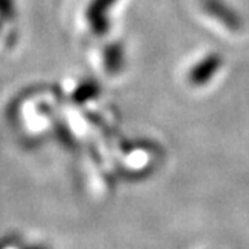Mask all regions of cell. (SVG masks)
Masks as SVG:
<instances>
[{"mask_svg": "<svg viewBox=\"0 0 249 249\" xmlns=\"http://www.w3.org/2000/svg\"><path fill=\"white\" fill-rule=\"evenodd\" d=\"M207 11L213 14V17L225 24L231 30H240L242 29V20L240 17L231 9L228 5H224L221 0H209L207 2Z\"/></svg>", "mask_w": 249, "mask_h": 249, "instance_id": "6da1fadb", "label": "cell"}, {"mask_svg": "<svg viewBox=\"0 0 249 249\" xmlns=\"http://www.w3.org/2000/svg\"><path fill=\"white\" fill-rule=\"evenodd\" d=\"M204 65H200L197 69H195V77L198 78V81L201 83H204V81H207L210 77H212V74H215L216 71L221 68V57L219 56H209L204 62H203Z\"/></svg>", "mask_w": 249, "mask_h": 249, "instance_id": "7a4b0ae2", "label": "cell"}]
</instances>
